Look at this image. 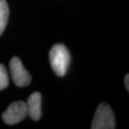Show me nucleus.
I'll return each mask as SVG.
<instances>
[{
    "label": "nucleus",
    "mask_w": 129,
    "mask_h": 129,
    "mask_svg": "<svg viewBox=\"0 0 129 129\" xmlns=\"http://www.w3.org/2000/svg\"><path fill=\"white\" fill-rule=\"evenodd\" d=\"M50 66L58 76H64L71 62V55L64 45L57 44L50 51Z\"/></svg>",
    "instance_id": "nucleus-1"
},
{
    "label": "nucleus",
    "mask_w": 129,
    "mask_h": 129,
    "mask_svg": "<svg viewBox=\"0 0 129 129\" xmlns=\"http://www.w3.org/2000/svg\"><path fill=\"white\" fill-rule=\"evenodd\" d=\"M115 117L112 110L107 104L102 103L98 106L91 123L92 129L115 128Z\"/></svg>",
    "instance_id": "nucleus-2"
},
{
    "label": "nucleus",
    "mask_w": 129,
    "mask_h": 129,
    "mask_svg": "<svg viewBox=\"0 0 129 129\" xmlns=\"http://www.w3.org/2000/svg\"><path fill=\"white\" fill-rule=\"evenodd\" d=\"M27 116L26 103L19 101L9 106L7 110L3 113V120L9 125H14L24 120Z\"/></svg>",
    "instance_id": "nucleus-3"
},
{
    "label": "nucleus",
    "mask_w": 129,
    "mask_h": 129,
    "mask_svg": "<svg viewBox=\"0 0 129 129\" xmlns=\"http://www.w3.org/2000/svg\"><path fill=\"white\" fill-rule=\"evenodd\" d=\"M9 68L11 71V76L13 81L15 85L20 87L28 86L31 81V76L18 57H14L11 59L9 62Z\"/></svg>",
    "instance_id": "nucleus-4"
},
{
    "label": "nucleus",
    "mask_w": 129,
    "mask_h": 129,
    "mask_svg": "<svg viewBox=\"0 0 129 129\" xmlns=\"http://www.w3.org/2000/svg\"><path fill=\"white\" fill-rule=\"evenodd\" d=\"M27 115L35 121L41 117V95L40 92H34L29 96L26 102Z\"/></svg>",
    "instance_id": "nucleus-5"
},
{
    "label": "nucleus",
    "mask_w": 129,
    "mask_h": 129,
    "mask_svg": "<svg viewBox=\"0 0 129 129\" xmlns=\"http://www.w3.org/2000/svg\"><path fill=\"white\" fill-rule=\"evenodd\" d=\"M9 6L5 0H0V36L6 28L9 19Z\"/></svg>",
    "instance_id": "nucleus-6"
},
{
    "label": "nucleus",
    "mask_w": 129,
    "mask_h": 129,
    "mask_svg": "<svg viewBox=\"0 0 129 129\" xmlns=\"http://www.w3.org/2000/svg\"><path fill=\"white\" fill-rule=\"evenodd\" d=\"M9 86V77L6 68L4 64H0V91L5 89Z\"/></svg>",
    "instance_id": "nucleus-7"
},
{
    "label": "nucleus",
    "mask_w": 129,
    "mask_h": 129,
    "mask_svg": "<svg viewBox=\"0 0 129 129\" xmlns=\"http://www.w3.org/2000/svg\"><path fill=\"white\" fill-rule=\"evenodd\" d=\"M124 82H125V86L127 90L128 91L129 90V76L127 75V76H125V80H124Z\"/></svg>",
    "instance_id": "nucleus-8"
}]
</instances>
